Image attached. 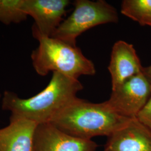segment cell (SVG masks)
Returning a JSON list of instances; mask_svg holds the SVG:
<instances>
[{
  "instance_id": "52a82bcc",
  "label": "cell",
  "mask_w": 151,
  "mask_h": 151,
  "mask_svg": "<svg viewBox=\"0 0 151 151\" xmlns=\"http://www.w3.org/2000/svg\"><path fill=\"white\" fill-rule=\"evenodd\" d=\"M92 139L70 135L50 123L38 124L34 136L33 151H95Z\"/></svg>"
},
{
  "instance_id": "ba28073f",
  "label": "cell",
  "mask_w": 151,
  "mask_h": 151,
  "mask_svg": "<svg viewBox=\"0 0 151 151\" xmlns=\"http://www.w3.org/2000/svg\"><path fill=\"white\" fill-rule=\"evenodd\" d=\"M104 151H151V129L130 118L108 137Z\"/></svg>"
},
{
  "instance_id": "5b68a950",
  "label": "cell",
  "mask_w": 151,
  "mask_h": 151,
  "mask_svg": "<svg viewBox=\"0 0 151 151\" xmlns=\"http://www.w3.org/2000/svg\"><path fill=\"white\" fill-rule=\"evenodd\" d=\"M151 96V85L142 73L132 77L112 90L108 105L120 115L137 118Z\"/></svg>"
},
{
  "instance_id": "3957f363",
  "label": "cell",
  "mask_w": 151,
  "mask_h": 151,
  "mask_svg": "<svg viewBox=\"0 0 151 151\" xmlns=\"http://www.w3.org/2000/svg\"><path fill=\"white\" fill-rule=\"evenodd\" d=\"M38 48L31 54L32 66L39 75L57 72L72 78L96 73L93 63L83 54L81 49L52 37L36 36Z\"/></svg>"
},
{
  "instance_id": "9a60e30c",
  "label": "cell",
  "mask_w": 151,
  "mask_h": 151,
  "mask_svg": "<svg viewBox=\"0 0 151 151\" xmlns=\"http://www.w3.org/2000/svg\"><path fill=\"white\" fill-rule=\"evenodd\" d=\"M1 97V93H0V98Z\"/></svg>"
},
{
  "instance_id": "277c9868",
  "label": "cell",
  "mask_w": 151,
  "mask_h": 151,
  "mask_svg": "<svg viewBox=\"0 0 151 151\" xmlns=\"http://www.w3.org/2000/svg\"><path fill=\"white\" fill-rule=\"evenodd\" d=\"M70 16L62 22L52 38L73 46L83 32L98 25L118 22V14L113 6L104 0H77Z\"/></svg>"
},
{
  "instance_id": "6da1fadb",
  "label": "cell",
  "mask_w": 151,
  "mask_h": 151,
  "mask_svg": "<svg viewBox=\"0 0 151 151\" xmlns=\"http://www.w3.org/2000/svg\"><path fill=\"white\" fill-rule=\"evenodd\" d=\"M83 88L78 79L54 72L47 87L32 97L22 99L14 92L5 91L2 108L11 112L10 117L27 119L38 124L50 123Z\"/></svg>"
},
{
  "instance_id": "8fae6325",
  "label": "cell",
  "mask_w": 151,
  "mask_h": 151,
  "mask_svg": "<svg viewBox=\"0 0 151 151\" xmlns=\"http://www.w3.org/2000/svg\"><path fill=\"white\" fill-rule=\"evenodd\" d=\"M121 12L141 25L151 27V0H124Z\"/></svg>"
},
{
  "instance_id": "7c38bea8",
  "label": "cell",
  "mask_w": 151,
  "mask_h": 151,
  "mask_svg": "<svg viewBox=\"0 0 151 151\" xmlns=\"http://www.w3.org/2000/svg\"><path fill=\"white\" fill-rule=\"evenodd\" d=\"M23 0H0V22L5 25L19 23L27 19L22 10Z\"/></svg>"
},
{
  "instance_id": "4fadbf2b",
  "label": "cell",
  "mask_w": 151,
  "mask_h": 151,
  "mask_svg": "<svg viewBox=\"0 0 151 151\" xmlns=\"http://www.w3.org/2000/svg\"><path fill=\"white\" fill-rule=\"evenodd\" d=\"M137 118L140 122L151 129V96Z\"/></svg>"
},
{
  "instance_id": "8992f818",
  "label": "cell",
  "mask_w": 151,
  "mask_h": 151,
  "mask_svg": "<svg viewBox=\"0 0 151 151\" xmlns=\"http://www.w3.org/2000/svg\"><path fill=\"white\" fill-rule=\"evenodd\" d=\"M68 0H23L22 10L32 17L33 37H51L63 22Z\"/></svg>"
},
{
  "instance_id": "9c48e42d",
  "label": "cell",
  "mask_w": 151,
  "mask_h": 151,
  "mask_svg": "<svg viewBox=\"0 0 151 151\" xmlns=\"http://www.w3.org/2000/svg\"><path fill=\"white\" fill-rule=\"evenodd\" d=\"M143 67L133 45L123 40L114 44L108 67L112 90L130 77L143 72Z\"/></svg>"
},
{
  "instance_id": "7a4b0ae2",
  "label": "cell",
  "mask_w": 151,
  "mask_h": 151,
  "mask_svg": "<svg viewBox=\"0 0 151 151\" xmlns=\"http://www.w3.org/2000/svg\"><path fill=\"white\" fill-rule=\"evenodd\" d=\"M130 118L115 113L106 101L92 103L76 97L51 120L58 129L83 139L109 137Z\"/></svg>"
},
{
  "instance_id": "5bb4252c",
  "label": "cell",
  "mask_w": 151,
  "mask_h": 151,
  "mask_svg": "<svg viewBox=\"0 0 151 151\" xmlns=\"http://www.w3.org/2000/svg\"><path fill=\"white\" fill-rule=\"evenodd\" d=\"M143 73L146 76L147 79L150 82L151 85V65L147 67H143Z\"/></svg>"
},
{
  "instance_id": "30bf717a",
  "label": "cell",
  "mask_w": 151,
  "mask_h": 151,
  "mask_svg": "<svg viewBox=\"0 0 151 151\" xmlns=\"http://www.w3.org/2000/svg\"><path fill=\"white\" fill-rule=\"evenodd\" d=\"M38 124L27 119L10 118V124L0 129V151H33Z\"/></svg>"
}]
</instances>
